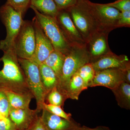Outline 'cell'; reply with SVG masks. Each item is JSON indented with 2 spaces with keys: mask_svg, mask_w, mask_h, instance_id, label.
I'll return each mask as SVG.
<instances>
[{
  "mask_svg": "<svg viewBox=\"0 0 130 130\" xmlns=\"http://www.w3.org/2000/svg\"><path fill=\"white\" fill-rule=\"evenodd\" d=\"M107 5L115 8L121 12L130 11V0H117Z\"/></svg>",
  "mask_w": 130,
  "mask_h": 130,
  "instance_id": "27",
  "label": "cell"
},
{
  "mask_svg": "<svg viewBox=\"0 0 130 130\" xmlns=\"http://www.w3.org/2000/svg\"><path fill=\"white\" fill-rule=\"evenodd\" d=\"M39 69L42 84L47 95L53 89L57 87L59 79L54 71L45 64L39 65Z\"/></svg>",
  "mask_w": 130,
  "mask_h": 130,
  "instance_id": "16",
  "label": "cell"
},
{
  "mask_svg": "<svg viewBox=\"0 0 130 130\" xmlns=\"http://www.w3.org/2000/svg\"><path fill=\"white\" fill-rule=\"evenodd\" d=\"M36 109L26 108H10L9 117L18 130H27L39 116Z\"/></svg>",
  "mask_w": 130,
  "mask_h": 130,
  "instance_id": "15",
  "label": "cell"
},
{
  "mask_svg": "<svg viewBox=\"0 0 130 130\" xmlns=\"http://www.w3.org/2000/svg\"><path fill=\"white\" fill-rule=\"evenodd\" d=\"M10 105L6 94L0 91V114L5 117H9Z\"/></svg>",
  "mask_w": 130,
  "mask_h": 130,
  "instance_id": "26",
  "label": "cell"
},
{
  "mask_svg": "<svg viewBox=\"0 0 130 130\" xmlns=\"http://www.w3.org/2000/svg\"><path fill=\"white\" fill-rule=\"evenodd\" d=\"M5 117V116H3L2 115H1L0 114V118H2V117Z\"/></svg>",
  "mask_w": 130,
  "mask_h": 130,
  "instance_id": "34",
  "label": "cell"
},
{
  "mask_svg": "<svg viewBox=\"0 0 130 130\" xmlns=\"http://www.w3.org/2000/svg\"><path fill=\"white\" fill-rule=\"evenodd\" d=\"M118 105L124 109H130V84L123 82L111 90Z\"/></svg>",
  "mask_w": 130,
  "mask_h": 130,
  "instance_id": "17",
  "label": "cell"
},
{
  "mask_svg": "<svg viewBox=\"0 0 130 130\" xmlns=\"http://www.w3.org/2000/svg\"><path fill=\"white\" fill-rule=\"evenodd\" d=\"M90 63L95 72L110 68L126 70L130 67V60L126 55H117L111 51Z\"/></svg>",
  "mask_w": 130,
  "mask_h": 130,
  "instance_id": "12",
  "label": "cell"
},
{
  "mask_svg": "<svg viewBox=\"0 0 130 130\" xmlns=\"http://www.w3.org/2000/svg\"><path fill=\"white\" fill-rule=\"evenodd\" d=\"M59 11L67 10L76 5L79 0H53Z\"/></svg>",
  "mask_w": 130,
  "mask_h": 130,
  "instance_id": "28",
  "label": "cell"
},
{
  "mask_svg": "<svg viewBox=\"0 0 130 130\" xmlns=\"http://www.w3.org/2000/svg\"><path fill=\"white\" fill-rule=\"evenodd\" d=\"M67 98L62 93L58 90L57 87L53 89L47 94L46 98V101H47V104L63 106L65 101Z\"/></svg>",
  "mask_w": 130,
  "mask_h": 130,
  "instance_id": "23",
  "label": "cell"
},
{
  "mask_svg": "<svg viewBox=\"0 0 130 130\" xmlns=\"http://www.w3.org/2000/svg\"><path fill=\"white\" fill-rule=\"evenodd\" d=\"M18 61L28 86L36 100V109L40 112L43 109L47 95L42 84L39 65L30 59L18 58Z\"/></svg>",
  "mask_w": 130,
  "mask_h": 130,
  "instance_id": "6",
  "label": "cell"
},
{
  "mask_svg": "<svg viewBox=\"0 0 130 130\" xmlns=\"http://www.w3.org/2000/svg\"><path fill=\"white\" fill-rule=\"evenodd\" d=\"M124 82L130 84V67L125 70Z\"/></svg>",
  "mask_w": 130,
  "mask_h": 130,
  "instance_id": "33",
  "label": "cell"
},
{
  "mask_svg": "<svg viewBox=\"0 0 130 130\" xmlns=\"http://www.w3.org/2000/svg\"><path fill=\"white\" fill-rule=\"evenodd\" d=\"M30 7L35 12V17L55 50L60 51L65 55L73 45L63 34L56 18L40 13L32 6H30Z\"/></svg>",
  "mask_w": 130,
  "mask_h": 130,
  "instance_id": "4",
  "label": "cell"
},
{
  "mask_svg": "<svg viewBox=\"0 0 130 130\" xmlns=\"http://www.w3.org/2000/svg\"><path fill=\"white\" fill-rule=\"evenodd\" d=\"M77 73L83 80L86 88L91 87L95 73L91 63H87L84 65L79 68Z\"/></svg>",
  "mask_w": 130,
  "mask_h": 130,
  "instance_id": "22",
  "label": "cell"
},
{
  "mask_svg": "<svg viewBox=\"0 0 130 130\" xmlns=\"http://www.w3.org/2000/svg\"><path fill=\"white\" fill-rule=\"evenodd\" d=\"M40 117L47 130H78L81 126L72 119L68 120L63 118L44 108Z\"/></svg>",
  "mask_w": 130,
  "mask_h": 130,
  "instance_id": "14",
  "label": "cell"
},
{
  "mask_svg": "<svg viewBox=\"0 0 130 130\" xmlns=\"http://www.w3.org/2000/svg\"><path fill=\"white\" fill-rule=\"evenodd\" d=\"M65 55L61 75L57 88L67 98V91L71 78L80 68L90 63L91 59L86 45L73 46Z\"/></svg>",
  "mask_w": 130,
  "mask_h": 130,
  "instance_id": "2",
  "label": "cell"
},
{
  "mask_svg": "<svg viewBox=\"0 0 130 130\" xmlns=\"http://www.w3.org/2000/svg\"><path fill=\"white\" fill-rule=\"evenodd\" d=\"M130 25V11L121 12L117 24V28Z\"/></svg>",
  "mask_w": 130,
  "mask_h": 130,
  "instance_id": "29",
  "label": "cell"
},
{
  "mask_svg": "<svg viewBox=\"0 0 130 130\" xmlns=\"http://www.w3.org/2000/svg\"><path fill=\"white\" fill-rule=\"evenodd\" d=\"M30 6L40 13L54 18L59 11L53 0H31Z\"/></svg>",
  "mask_w": 130,
  "mask_h": 130,
  "instance_id": "19",
  "label": "cell"
},
{
  "mask_svg": "<svg viewBox=\"0 0 130 130\" xmlns=\"http://www.w3.org/2000/svg\"><path fill=\"white\" fill-rule=\"evenodd\" d=\"M31 0H7L6 4L9 5L23 17L30 5Z\"/></svg>",
  "mask_w": 130,
  "mask_h": 130,
  "instance_id": "24",
  "label": "cell"
},
{
  "mask_svg": "<svg viewBox=\"0 0 130 130\" xmlns=\"http://www.w3.org/2000/svg\"><path fill=\"white\" fill-rule=\"evenodd\" d=\"M0 17L6 30V38L0 41V50L5 51L14 48V42L24 20L20 13L6 3L0 8Z\"/></svg>",
  "mask_w": 130,
  "mask_h": 130,
  "instance_id": "5",
  "label": "cell"
},
{
  "mask_svg": "<svg viewBox=\"0 0 130 130\" xmlns=\"http://www.w3.org/2000/svg\"><path fill=\"white\" fill-rule=\"evenodd\" d=\"M9 101L10 108H29L32 98V94H21L11 91L5 92Z\"/></svg>",
  "mask_w": 130,
  "mask_h": 130,
  "instance_id": "18",
  "label": "cell"
},
{
  "mask_svg": "<svg viewBox=\"0 0 130 130\" xmlns=\"http://www.w3.org/2000/svg\"><path fill=\"white\" fill-rule=\"evenodd\" d=\"M109 32L108 31H99L86 43V49L90 56V63L111 51L107 42Z\"/></svg>",
  "mask_w": 130,
  "mask_h": 130,
  "instance_id": "13",
  "label": "cell"
},
{
  "mask_svg": "<svg viewBox=\"0 0 130 130\" xmlns=\"http://www.w3.org/2000/svg\"><path fill=\"white\" fill-rule=\"evenodd\" d=\"M0 130H18L9 117L0 118Z\"/></svg>",
  "mask_w": 130,
  "mask_h": 130,
  "instance_id": "30",
  "label": "cell"
},
{
  "mask_svg": "<svg viewBox=\"0 0 130 130\" xmlns=\"http://www.w3.org/2000/svg\"><path fill=\"white\" fill-rule=\"evenodd\" d=\"M89 8L101 28L110 31L117 28L121 12L107 4H98L86 0Z\"/></svg>",
  "mask_w": 130,
  "mask_h": 130,
  "instance_id": "8",
  "label": "cell"
},
{
  "mask_svg": "<svg viewBox=\"0 0 130 130\" xmlns=\"http://www.w3.org/2000/svg\"><path fill=\"white\" fill-rule=\"evenodd\" d=\"M0 58L3 67L0 71V91H11L21 94H32L14 48L3 51ZM33 95V94H32Z\"/></svg>",
  "mask_w": 130,
  "mask_h": 130,
  "instance_id": "1",
  "label": "cell"
},
{
  "mask_svg": "<svg viewBox=\"0 0 130 130\" xmlns=\"http://www.w3.org/2000/svg\"><path fill=\"white\" fill-rule=\"evenodd\" d=\"M65 57L64 54L54 50L43 63L54 71L58 79L61 75Z\"/></svg>",
  "mask_w": 130,
  "mask_h": 130,
  "instance_id": "21",
  "label": "cell"
},
{
  "mask_svg": "<svg viewBox=\"0 0 130 130\" xmlns=\"http://www.w3.org/2000/svg\"><path fill=\"white\" fill-rule=\"evenodd\" d=\"M43 108L51 113L63 118L68 120H71L72 119V118L71 114L65 112L61 108V107L47 104L45 103L43 105Z\"/></svg>",
  "mask_w": 130,
  "mask_h": 130,
  "instance_id": "25",
  "label": "cell"
},
{
  "mask_svg": "<svg viewBox=\"0 0 130 130\" xmlns=\"http://www.w3.org/2000/svg\"><path fill=\"white\" fill-rule=\"evenodd\" d=\"M56 19L63 34L73 46H85L86 43L66 10L60 11Z\"/></svg>",
  "mask_w": 130,
  "mask_h": 130,
  "instance_id": "11",
  "label": "cell"
},
{
  "mask_svg": "<svg viewBox=\"0 0 130 130\" xmlns=\"http://www.w3.org/2000/svg\"><path fill=\"white\" fill-rule=\"evenodd\" d=\"M86 89L83 80L77 72L72 77L69 83L66 93L67 99L78 100L81 92Z\"/></svg>",
  "mask_w": 130,
  "mask_h": 130,
  "instance_id": "20",
  "label": "cell"
},
{
  "mask_svg": "<svg viewBox=\"0 0 130 130\" xmlns=\"http://www.w3.org/2000/svg\"><path fill=\"white\" fill-rule=\"evenodd\" d=\"M27 130H47L45 127L41 117H38L36 120Z\"/></svg>",
  "mask_w": 130,
  "mask_h": 130,
  "instance_id": "31",
  "label": "cell"
},
{
  "mask_svg": "<svg viewBox=\"0 0 130 130\" xmlns=\"http://www.w3.org/2000/svg\"><path fill=\"white\" fill-rule=\"evenodd\" d=\"M78 130H111L107 126H99L94 128H90L86 126H83L79 127Z\"/></svg>",
  "mask_w": 130,
  "mask_h": 130,
  "instance_id": "32",
  "label": "cell"
},
{
  "mask_svg": "<svg viewBox=\"0 0 130 130\" xmlns=\"http://www.w3.org/2000/svg\"><path fill=\"white\" fill-rule=\"evenodd\" d=\"M66 11L86 44L97 32L106 31L103 30L98 23L89 8L86 0H79L76 5Z\"/></svg>",
  "mask_w": 130,
  "mask_h": 130,
  "instance_id": "3",
  "label": "cell"
},
{
  "mask_svg": "<svg viewBox=\"0 0 130 130\" xmlns=\"http://www.w3.org/2000/svg\"><path fill=\"white\" fill-rule=\"evenodd\" d=\"M32 22L36 37V48L30 60L40 65L43 64L54 49L36 17L32 19Z\"/></svg>",
  "mask_w": 130,
  "mask_h": 130,
  "instance_id": "9",
  "label": "cell"
},
{
  "mask_svg": "<svg viewBox=\"0 0 130 130\" xmlns=\"http://www.w3.org/2000/svg\"><path fill=\"white\" fill-rule=\"evenodd\" d=\"M14 48L18 58L31 59L35 53L36 37L32 21L24 20L14 42Z\"/></svg>",
  "mask_w": 130,
  "mask_h": 130,
  "instance_id": "7",
  "label": "cell"
},
{
  "mask_svg": "<svg viewBox=\"0 0 130 130\" xmlns=\"http://www.w3.org/2000/svg\"><path fill=\"white\" fill-rule=\"evenodd\" d=\"M126 70L110 68L96 71L91 87L102 86L111 90L124 82Z\"/></svg>",
  "mask_w": 130,
  "mask_h": 130,
  "instance_id": "10",
  "label": "cell"
}]
</instances>
